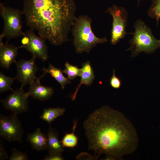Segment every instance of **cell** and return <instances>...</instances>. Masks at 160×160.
<instances>
[{
	"label": "cell",
	"instance_id": "cell-19",
	"mask_svg": "<svg viewBox=\"0 0 160 160\" xmlns=\"http://www.w3.org/2000/svg\"><path fill=\"white\" fill-rule=\"evenodd\" d=\"M65 68L63 71L70 80H72L80 75L81 69L79 68L76 65L70 64L68 62H66L65 64Z\"/></svg>",
	"mask_w": 160,
	"mask_h": 160
},
{
	"label": "cell",
	"instance_id": "cell-1",
	"mask_svg": "<svg viewBox=\"0 0 160 160\" xmlns=\"http://www.w3.org/2000/svg\"><path fill=\"white\" fill-rule=\"evenodd\" d=\"M88 148L95 158L105 154L107 159H121L135 152L138 139L130 120L121 113L108 106L95 109L83 123Z\"/></svg>",
	"mask_w": 160,
	"mask_h": 160
},
{
	"label": "cell",
	"instance_id": "cell-2",
	"mask_svg": "<svg viewBox=\"0 0 160 160\" xmlns=\"http://www.w3.org/2000/svg\"><path fill=\"white\" fill-rule=\"evenodd\" d=\"M76 10L74 0H24L22 12L30 29L58 46L69 40Z\"/></svg>",
	"mask_w": 160,
	"mask_h": 160
},
{
	"label": "cell",
	"instance_id": "cell-22",
	"mask_svg": "<svg viewBox=\"0 0 160 160\" xmlns=\"http://www.w3.org/2000/svg\"><path fill=\"white\" fill-rule=\"evenodd\" d=\"M11 155L9 157V160H27L29 159L27 154L16 148L12 150Z\"/></svg>",
	"mask_w": 160,
	"mask_h": 160
},
{
	"label": "cell",
	"instance_id": "cell-12",
	"mask_svg": "<svg viewBox=\"0 0 160 160\" xmlns=\"http://www.w3.org/2000/svg\"><path fill=\"white\" fill-rule=\"evenodd\" d=\"M40 77L30 84L29 88L27 92L28 95L33 98L41 101L49 100L54 93L53 89L51 87L42 86L40 83Z\"/></svg>",
	"mask_w": 160,
	"mask_h": 160
},
{
	"label": "cell",
	"instance_id": "cell-26",
	"mask_svg": "<svg viewBox=\"0 0 160 160\" xmlns=\"http://www.w3.org/2000/svg\"><path fill=\"white\" fill-rule=\"evenodd\" d=\"M140 0H138V2H139L138 3H139V2H140Z\"/></svg>",
	"mask_w": 160,
	"mask_h": 160
},
{
	"label": "cell",
	"instance_id": "cell-18",
	"mask_svg": "<svg viewBox=\"0 0 160 160\" xmlns=\"http://www.w3.org/2000/svg\"><path fill=\"white\" fill-rule=\"evenodd\" d=\"M77 122V121H74L72 132L66 134L61 141L64 147L73 148L75 147L77 145L78 139L77 137L74 134Z\"/></svg>",
	"mask_w": 160,
	"mask_h": 160
},
{
	"label": "cell",
	"instance_id": "cell-15",
	"mask_svg": "<svg viewBox=\"0 0 160 160\" xmlns=\"http://www.w3.org/2000/svg\"><path fill=\"white\" fill-rule=\"evenodd\" d=\"M27 140L33 150L42 151L47 149V136L41 132L40 127L33 133H28Z\"/></svg>",
	"mask_w": 160,
	"mask_h": 160
},
{
	"label": "cell",
	"instance_id": "cell-17",
	"mask_svg": "<svg viewBox=\"0 0 160 160\" xmlns=\"http://www.w3.org/2000/svg\"><path fill=\"white\" fill-rule=\"evenodd\" d=\"M65 111V108L60 107L44 108L42 114L39 118L51 125V123L57 118L62 116Z\"/></svg>",
	"mask_w": 160,
	"mask_h": 160
},
{
	"label": "cell",
	"instance_id": "cell-7",
	"mask_svg": "<svg viewBox=\"0 0 160 160\" xmlns=\"http://www.w3.org/2000/svg\"><path fill=\"white\" fill-rule=\"evenodd\" d=\"M105 12L110 14L113 18L110 43L112 45H115L127 33L126 28L128 14L124 8L116 5L109 7Z\"/></svg>",
	"mask_w": 160,
	"mask_h": 160
},
{
	"label": "cell",
	"instance_id": "cell-27",
	"mask_svg": "<svg viewBox=\"0 0 160 160\" xmlns=\"http://www.w3.org/2000/svg\"><path fill=\"white\" fill-rule=\"evenodd\" d=\"M159 43H160V40H159Z\"/></svg>",
	"mask_w": 160,
	"mask_h": 160
},
{
	"label": "cell",
	"instance_id": "cell-16",
	"mask_svg": "<svg viewBox=\"0 0 160 160\" xmlns=\"http://www.w3.org/2000/svg\"><path fill=\"white\" fill-rule=\"evenodd\" d=\"M42 70L43 73L40 76L41 78L47 73L50 74L59 83L62 89H64L66 85L71 82L69 79L64 76L63 71L61 69L55 67L50 64L48 68L44 67Z\"/></svg>",
	"mask_w": 160,
	"mask_h": 160
},
{
	"label": "cell",
	"instance_id": "cell-13",
	"mask_svg": "<svg viewBox=\"0 0 160 160\" xmlns=\"http://www.w3.org/2000/svg\"><path fill=\"white\" fill-rule=\"evenodd\" d=\"M47 147L49 153H61L64 151V147L59 139L57 131L49 125L47 135Z\"/></svg>",
	"mask_w": 160,
	"mask_h": 160
},
{
	"label": "cell",
	"instance_id": "cell-10",
	"mask_svg": "<svg viewBox=\"0 0 160 160\" xmlns=\"http://www.w3.org/2000/svg\"><path fill=\"white\" fill-rule=\"evenodd\" d=\"M36 58L34 57L28 60H20L15 63L17 73L15 79L21 83V88L27 84H30L37 78L36 74L38 68L36 63Z\"/></svg>",
	"mask_w": 160,
	"mask_h": 160
},
{
	"label": "cell",
	"instance_id": "cell-21",
	"mask_svg": "<svg viewBox=\"0 0 160 160\" xmlns=\"http://www.w3.org/2000/svg\"><path fill=\"white\" fill-rule=\"evenodd\" d=\"M148 15L155 19L157 25L160 18V0H153L148 12Z\"/></svg>",
	"mask_w": 160,
	"mask_h": 160
},
{
	"label": "cell",
	"instance_id": "cell-11",
	"mask_svg": "<svg viewBox=\"0 0 160 160\" xmlns=\"http://www.w3.org/2000/svg\"><path fill=\"white\" fill-rule=\"evenodd\" d=\"M2 39H0V65L4 68L8 69L11 65L16 63L17 50L20 47H16L12 44H8V40L4 44Z\"/></svg>",
	"mask_w": 160,
	"mask_h": 160
},
{
	"label": "cell",
	"instance_id": "cell-5",
	"mask_svg": "<svg viewBox=\"0 0 160 160\" xmlns=\"http://www.w3.org/2000/svg\"><path fill=\"white\" fill-rule=\"evenodd\" d=\"M0 13L4 21L3 31L0 38L3 39L5 37L9 40L23 36L24 33L22 30L21 19L23 12L1 3Z\"/></svg>",
	"mask_w": 160,
	"mask_h": 160
},
{
	"label": "cell",
	"instance_id": "cell-14",
	"mask_svg": "<svg viewBox=\"0 0 160 160\" xmlns=\"http://www.w3.org/2000/svg\"><path fill=\"white\" fill-rule=\"evenodd\" d=\"M81 69V73L79 76L81 77L80 81L74 93L71 96L73 100H75L77 93L81 85L84 84L90 86L95 78L94 71L89 61L83 63Z\"/></svg>",
	"mask_w": 160,
	"mask_h": 160
},
{
	"label": "cell",
	"instance_id": "cell-3",
	"mask_svg": "<svg viewBox=\"0 0 160 160\" xmlns=\"http://www.w3.org/2000/svg\"><path fill=\"white\" fill-rule=\"evenodd\" d=\"M92 19L87 15L76 17L71 31L73 37V44L77 53L90 52L97 44L107 41L106 37L98 38L95 36L91 28Z\"/></svg>",
	"mask_w": 160,
	"mask_h": 160
},
{
	"label": "cell",
	"instance_id": "cell-23",
	"mask_svg": "<svg viewBox=\"0 0 160 160\" xmlns=\"http://www.w3.org/2000/svg\"><path fill=\"white\" fill-rule=\"evenodd\" d=\"M115 71L113 69L112 76L110 79V84L112 88L118 89L120 87L121 82L120 79L115 75Z\"/></svg>",
	"mask_w": 160,
	"mask_h": 160
},
{
	"label": "cell",
	"instance_id": "cell-8",
	"mask_svg": "<svg viewBox=\"0 0 160 160\" xmlns=\"http://www.w3.org/2000/svg\"><path fill=\"white\" fill-rule=\"evenodd\" d=\"M11 93L0 102L5 109L18 114L28 112L29 96L21 88L13 90Z\"/></svg>",
	"mask_w": 160,
	"mask_h": 160
},
{
	"label": "cell",
	"instance_id": "cell-9",
	"mask_svg": "<svg viewBox=\"0 0 160 160\" xmlns=\"http://www.w3.org/2000/svg\"><path fill=\"white\" fill-rule=\"evenodd\" d=\"M23 35L26 37L25 44L20 46V48L26 49L36 58H38L42 61L46 60L48 58L47 47L45 43L46 39L36 36L33 30L31 29L24 33Z\"/></svg>",
	"mask_w": 160,
	"mask_h": 160
},
{
	"label": "cell",
	"instance_id": "cell-24",
	"mask_svg": "<svg viewBox=\"0 0 160 160\" xmlns=\"http://www.w3.org/2000/svg\"><path fill=\"white\" fill-rule=\"evenodd\" d=\"M42 160H65L61 153H51L45 156Z\"/></svg>",
	"mask_w": 160,
	"mask_h": 160
},
{
	"label": "cell",
	"instance_id": "cell-20",
	"mask_svg": "<svg viewBox=\"0 0 160 160\" xmlns=\"http://www.w3.org/2000/svg\"><path fill=\"white\" fill-rule=\"evenodd\" d=\"M15 78L7 76L0 72V93H1L9 89L13 90L11 87Z\"/></svg>",
	"mask_w": 160,
	"mask_h": 160
},
{
	"label": "cell",
	"instance_id": "cell-4",
	"mask_svg": "<svg viewBox=\"0 0 160 160\" xmlns=\"http://www.w3.org/2000/svg\"><path fill=\"white\" fill-rule=\"evenodd\" d=\"M135 32L129 42L130 46L127 50L132 52V57H136L142 52L150 54L160 47L159 40L153 36L151 29L141 20L135 23Z\"/></svg>",
	"mask_w": 160,
	"mask_h": 160
},
{
	"label": "cell",
	"instance_id": "cell-25",
	"mask_svg": "<svg viewBox=\"0 0 160 160\" xmlns=\"http://www.w3.org/2000/svg\"><path fill=\"white\" fill-rule=\"evenodd\" d=\"M7 152L4 148V143L1 140H0V160L9 159Z\"/></svg>",
	"mask_w": 160,
	"mask_h": 160
},
{
	"label": "cell",
	"instance_id": "cell-6",
	"mask_svg": "<svg viewBox=\"0 0 160 160\" xmlns=\"http://www.w3.org/2000/svg\"><path fill=\"white\" fill-rule=\"evenodd\" d=\"M24 133L17 114L11 113L9 116L0 115V137L9 142L22 143Z\"/></svg>",
	"mask_w": 160,
	"mask_h": 160
}]
</instances>
